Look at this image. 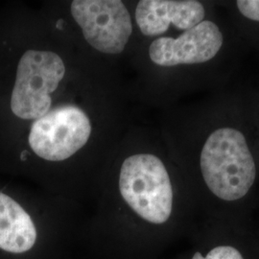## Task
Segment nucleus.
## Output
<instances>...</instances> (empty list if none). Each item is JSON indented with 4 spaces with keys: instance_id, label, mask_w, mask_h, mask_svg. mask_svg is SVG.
<instances>
[{
    "instance_id": "obj_1",
    "label": "nucleus",
    "mask_w": 259,
    "mask_h": 259,
    "mask_svg": "<svg viewBox=\"0 0 259 259\" xmlns=\"http://www.w3.org/2000/svg\"><path fill=\"white\" fill-rule=\"evenodd\" d=\"M205 185L224 201H236L250 191L256 168L244 135L233 128H220L206 139L201 153Z\"/></svg>"
},
{
    "instance_id": "obj_2",
    "label": "nucleus",
    "mask_w": 259,
    "mask_h": 259,
    "mask_svg": "<svg viewBox=\"0 0 259 259\" xmlns=\"http://www.w3.org/2000/svg\"><path fill=\"white\" fill-rule=\"evenodd\" d=\"M119 190L124 201L143 220L166 222L173 208V188L158 157L139 154L127 157L120 169Z\"/></svg>"
},
{
    "instance_id": "obj_3",
    "label": "nucleus",
    "mask_w": 259,
    "mask_h": 259,
    "mask_svg": "<svg viewBox=\"0 0 259 259\" xmlns=\"http://www.w3.org/2000/svg\"><path fill=\"white\" fill-rule=\"evenodd\" d=\"M65 74L64 61L51 51L28 50L19 60L11 110L21 119H38L50 111L51 93Z\"/></svg>"
},
{
    "instance_id": "obj_4",
    "label": "nucleus",
    "mask_w": 259,
    "mask_h": 259,
    "mask_svg": "<svg viewBox=\"0 0 259 259\" xmlns=\"http://www.w3.org/2000/svg\"><path fill=\"white\" fill-rule=\"evenodd\" d=\"M91 134L92 124L87 113L73 105H63L34 122L28 141L38 157L62 161L83 148Z\"/></svg>"
},
{
    "instance_id": "obj_5",
    "label": "nucleus",
    "mask_w": 259,
    "mask_h": 259,
    "mask_svg": "<svg viewBox=\"0 0 259 259\" xmlns=\"http://www.w3.org/2000/svg\"><path fill=\"white\" fill-rule=\"evenodd\" d=\"M71 15L91 47L106 54H119L129 41L133 24L119 0H75Z\"/></svg>"
},
{
    "instance_id": "obj_6",
    "label": "nucleus",
    "mask_w": 259,
    "mask_h": 259,
    "mask_svg": "<svg viewBox=\"0 0 259 259\" xmlns=\"http://www.w3.org/2000/svg\"><path fill=\"white\" fill-rule=\"evenodd\" d=\"M222 46L219 27L210 20H203L177 38L158 37L151 44L149 56L161 66L203 64L212 60Z\"/></svg>"
},
{
    "instance_id": "obj_7",
    "label": "nucleus",
    "mask_w": 259,
    "mask_h": 259,
    "mask_svg": "<svg viewBox=\"0 0 259 259\" xmlns=\"http://www.w3.org/2000/svg\"><path fill=\"white\" fill-rule=\"evenodd\" d=\"M203 4L194 0H141L136 9V20L141 33L155 37L165 33L172 24L188 30L204 20Z\"/></svg>"
},
{
    "instance_id": "obj_8",
    "label": "nucleus",
    "mask_w": 259,
    "mask_h": 259,
    "mask_svg": "<svg viewBox=\"0 0 259 259\" xmlns=\"http://www.w3.org/2000/svg\"><path fill=\"white\" fill-rule=\"evenodd\" d=\"M37 230L31 216L12 197L0 192V250L20 254L37 242Z\"/></svg>"
},
{
    "instance_id": "obj_9",
    "label": "nucleus",
    "mask_w": 259,
    "mask_h": 259,
    "mask_svg": "<svg viewBox=\"0 0 259 259\" xmlns=\"http://www.w3.org/2000/svg\"><path fill=\"white\" fill-rule=\"evenodd\" d=\"M192 259H244L240 251L231 246H219L210 250L205 256L195 252Z\"/></svg>"
},
{
    "instance_id": "obj_10",
    "label": "nucleus",
    "mask_w": 259,
    "mask_h": 259,
    "mask_svg": "<svg viewBox=\"0 0 259 259\" xmlns=\"http://www.w3.org/2000/svg\"><path fill=\"white\" fill-rule=\"evenodd\" d=\"M236 5L245 18L259 21V0H238Z\"/></svg>"
}]
</instances>
